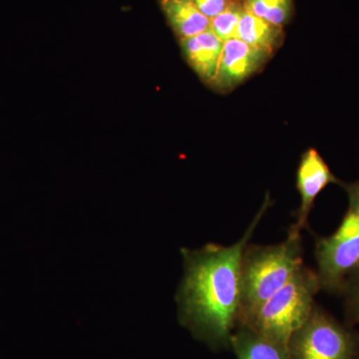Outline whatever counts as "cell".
I'll return each mask as SVG.
<instances>
[{
  "instance_id": "277c9868",
  "label": "cell",
  "mask_w": 359,
  "mask_h": 359,
  "mask_svg": "<svg viewBox=\"0 0 359 359\" xmlns=\"http://www.w3.org/2000/svg\"><path fill=\"white\" fill-rule=\"evenodd\" d=\"M348 198V207L339 228L316 242V275L321 290H346L359 273V180L340 184Z\"/></svg>"
},
{
  "instance_id": "7c38bea8",
  "label": "cell",
  "mask_w": 359,
  "mask_h": 359,
  "mask_svg": "<svg viewBox=\"0 0 359 359\" xmlns=\"http://www.w3.org/2000/svg\"><path fill=\"white\" fill-rule=\"evenodd\" d=\"M245 11L273 25H287L294 14V0H245Z\"/></svg>"
},
{
  "instance_id": "9a60e30c",
  "label": "cell",
  "mask_w": 359,
  "mask_h": 359,
  "mask_svg": "<svg viewBox=\"0 0 359 359\" xmlns=\"http://www.w3.org/2000/svg\"><path fill=\"white\" fill-rule=\"evenodd\" d=\"M346 290L348 294L347 306H348L349 313L359 321V273L348 283Z\"/></svg>"
},
{
  "instance_id": "30bf717a",
  "label": "cell",
  "mask_w": 359,
  "mask_h": 359,
  "mask_svg": "<svg viewBox=\"0 0 359 359\" xmlns=\"http://www.w3.org/2000/svg\"><path fill=\"white\" fill-rule=\"evenodd\" d=\"M160 4L179 39L195 36L210 28L211 20L201 13L192 0H160Z\"/></svg>"
},
{
  "instance_id": "4fadbf2b",
  "label": "cell",
  "mask_w": 359,
  "mask_h": 359,
  "mask_svg": "<svg viewBox=\"0 0 359 359\" xmlns=\"http://www.w3.org/2000/svg\"><path fill=\"white\" fill-rule=\"evenodd\" d=\"M244 11V2L231 1L223 13L211 20L210 28L223 42L236 39L238 22Z\"/></svg>"
},
{
  "instance_id": "3957f363",
  "label": "cell",
  "mask_w": 359,
  "mask_h": 359,
  "mask_svg": "<svg viewBox=\"0 0 359 359\" xmlns=\"http://www.w3.org/2000/svg\"><path fill=\"white\" fill-rule=\"evenodd\" d=\"M320 290L316 271L304 264L285 287L238 325L289 346L290 337L313 313Z\"/></svg>"
},
{
  "instance_id": "7a4b0ae2",
  "label": "cell",
  "mask_w": 359,
  "mask_h": 359,
  "mask_svg": "<svg viewBox=\"0 0 359 359\" xmlns=\"http://www.w3.org/2000/svg\"><path fill=\"white\" fill-rule=\"evenodd\" d=\"M301 233L290 228L280 244L248 245L243 256V299L240 321L285 287L304 266Z\"/></svg>"
},
{
  "instance_id": "8fae6325",
  "label": "cell",
  "mask_w": 359,
  "mask_h": 359,
  "mask_svg": "<svg viewBox=\"0 0 359 359\" xmlns=\"http://www.w3.org/2000/svg\"><path fill=\"white\" fill-rule=\"evenodd\" d=\"M236 39L257 48L263 49L273 54L282 46L285 33L283 27L273 25L268 21L245 11L238 22Z\"/></svg>"
},
{
  "instance_id": "5b68a950",
  "label": "cell",
  "mask_w": 359,
  "mask_h": 359,
  "mask_svg": "<svg viewBox=\"0 0 359 359\" xmlns=\"http://www.w3.org/2000/svg\"><path fill=\"white\" fill-rule=\"evenodd\" d=\"M292 359H353L355 342L346 328L318 306L290 337Z\"/></svg>"
},
{
  "instance_id": "5bb4252c",
  "label": "cell",
  "mask_w": 359,
  "mask_h": 359,
  "mask_svg": "<svg viewBox=\"0 0 359 359\" xmlns=\"http://www.w3.org/2000/svg\"><path fill=\"white\" fill-rule=\"evenodd\" d=\"M193 4L210 20L230 6L231 0H192Z\"/></svg>"
},
{
  "instance_id": "ba28073f",
  "label": "cell",
  "mask_w": 359,
  "mask_h": 359,
  "mask_svg": "<svg viewBox=\"0 0 359 359\" xmlns=\"http://www.w3.org/2000/svg\"><path fill=\"white\" fill-rule=\"evenodd\" d=\"M187 62L198 76L210 85L216 76L224 42L208 28L204 32L188 39H180Z\"/></svg>"
},
{
  "instance_id": "9c48e42d",
  "label": "cell",
  "mask_w": 359,
  "mask_h": 359,
  "mask_svg": "<svg viewBox=\"0 0 359 359\" xmlns=\"http://www.w3.org/2000/svg\"><path fill=\"white\" fill-rule=\"evenodd\" d=\"M230 346L238 359H292L289 346L243 325L236 328Z\"/></svg>"
},
{
  "instance_id": "52a82bcc",
  "label": "cell",
  "mask_w": 359,
  "mask_h": 359,
  "mask_svg": "<svg viewBox=\"0 0 359 359\" xmlns=\"http://www.w3.org/2000/svg\"><path fill=\"white\" fill-rule=\"evenodd\" d=\"M330 184H341L332 173L320 153L309 148L302 156L297 172V189L301 197V204L295 212L297 221L290 226L302 233L308 226L309 217L316 198Z\"/></svg>"
},
{
  "instance_id": "2e32d148",
  "label": "cell",
  "mask_w": 359,
  "mask_h": 359,
  "mask_svg": "<svg viewBox=\"0 0 359 359\" xmlns=\"http://www.w3.org/2000/svg\"><path fill=\"white\" fill-rule=\"evenodd\" d=\"M231 1L244 2L245 0H231Z\"/></svg>"
},
{
  "instance_id": "8992f818",
  "label": "cell",
  "mask_w": 359,
  "mask_h": 359,
  "mask_svg": "<svg viewBox=\"0 0 359 359\" xmlns=\"http://www.w3.org/2000/svg\"><path fill=\"white\" fill-rule=\"evenodd\" d=\"M273 54L250 46L238 39L224 42L216 76L209 85L219 93H228L262 69Z\"/></svg>"
},
{
  "instance_id": "6da1fadb",
  "label": "cell",
  "mask_w": 359,
  "mask_h": 359,
  "mask_svg": "<svg viewBox=\"0 0 359 359\" xmlns=\"http://www.w3.org/2000/svg\"><path fill=\"white\" fill-rule=\"evenodd\" d=\"M271 205L268 193L249 228L235 244L181 250L184 276L176 295L180 321L212 346H229L238 327L243 299V256Z\"/></svg>"
}]
</instances>
